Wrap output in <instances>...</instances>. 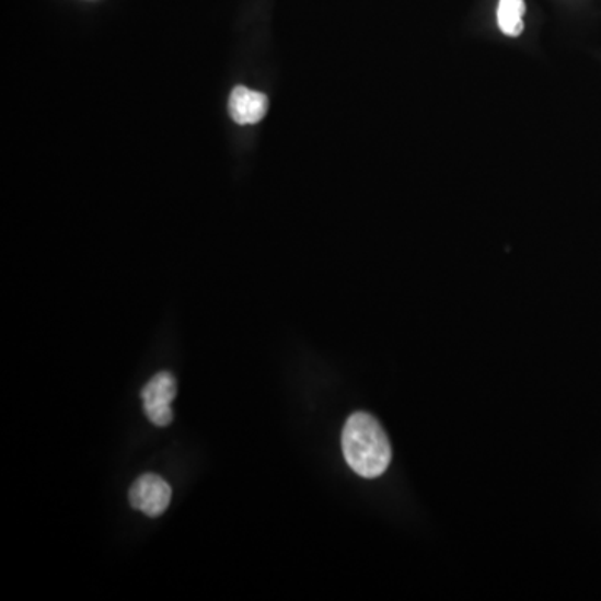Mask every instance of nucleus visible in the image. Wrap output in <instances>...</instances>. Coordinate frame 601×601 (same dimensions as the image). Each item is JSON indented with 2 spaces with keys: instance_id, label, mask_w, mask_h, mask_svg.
Segmentation results:
<instances>
[{
  "instance_id": "obj_1",
  "label": "nucleus",
  "mask_w": 601,
  "mask_h": 601,
  "mask_svg": "<svg viewBox=\"0 0 601 601\" xmlns=\"http://www.w3.org/2000/svg\"><path fill=\"white\" fill-rule=\"evenodd\" d=\"M343 453L356 475L378 478L391 461V444L383 426L370 413L349 416L343 429Z\"/></svg>"
},
{
  "instance_id": "obj_2",
  "label": "nucleus",
  "mask_w": 601,
  "mask_h": 601,
  "mask_svg": "<svg viewBox=\"0 0 601 601\" xmlns=\"http://www.w3.org/2000/svg\"><path fill=\"white\" fill-rule=\"evenodd\" d=\"M177 393L176 378L167 371L155 374L145 390L141 396L145 401L146 415L152 425L164 428L173 423V412H171V403Z\"/></svg>"
},
{
  "instance_id": "obj_5",
  "label": "nucleus",
  "mask_w": 601,
  "mask_h": 601,
  "mask_svg": "<svg viewBox=\"0 0 601 601\" xmlns=\"http://www.w3.org/2000/svg\"><path fill=\"white\" fill-rule=\"evenodd\" d=\"M524 12H527L524 0H499L498 12H496L499 31L507 37H520L524 28Z\"/></svg>"
},
{
  "instance_id": "obj_4",
  "label": "nucleus",
  "mask_w": 601,
  "mask_h": 601,
  "mask_svg": "<svg viewBox=\"0 0 601 601\" xmlns=\"http://www.w3.org/2000/svg\"><path fill=\"white\" fill-rule=\"evenodd\" d=\"M267 97L261 92L251 91V89H234L229 97V114L234 123L246 126V124H256L266 116Z\"/></svg>"
},
{
  "instance_id": "obj_3",
  "label": "nucleus",
  "mask_w": 601,
  "mask_h": 601,
  "mask_svg": "<svg viewBox=\"0 0 601 601\" xmlns=\"http://www.w3.org/2000/svg\"><path fill=\"white\" fill-rule=\"evenodd\" d=\"M170 483L154 473L139 476L129 489V501L132 508L151 518L161 517L171 504Z\"/></svg>"
}]
</instances>
